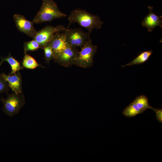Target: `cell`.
<instances>
[{
	"label": "cell",
	"mask_w": 162,
	"mask_h": 162,
	"mask_svg": "<svg viewBox=\"0 0 162 162\" xmlns=\"http://www.w3.org/2000/svg\"><path fill=\"white\" fill-rule=\"evenodd\" d=\"M68 20L69 24L67 28L72 23L76 22L81 26L86 28L88 32L90 33L94 29H100L103 24L99 16L79 8L72 10L69 15Z\"/></svg>",
	"instance_id": "cell-1"
},
{
	"label": "cell",
	"mask_w": 162,
	"mask_h": 162,
	"mask_svg": "<svg viewBox=\"0 0 162 162\" xmlns=\"http://www.w3.org/2000/svg\"><path fill=\"white\" fill-rule=\"evenodd\" d=\"M39 11L34 17V23H39L50 22L58 18L65 17L66 15L58 8L52 0H44Z\"/></svg>",
	"instance_id": "cell-2"
},
{
	"label": "cell",
	"mask_w": 162,
	"mask_h": 162,
	"mask_svg": "<svg viewBox=\"0 0 162 162\" xmlns=\"http://www.w3.org/2000/svg\"><path fill=\"white\" fill-rule=\"evenodd\" d=\"M97 48V46L93 44L91 39L87 40L78 51L74 64L84 68L92 67Z\"/></svg>",
	"instance_id": "cell-3"
},
{
	"label": "cell",
	"mask_w": 162,
	"mask_h": 162,
	"mask_svg": "<svg viewBox=\"0 0 162 162\" xmlns=\"http://www.w3.org/2000/svg\"><path fill=\"white\" fill-rule=\"evenodd\" d=\"M1 101L3 104L2 110L5 114L12 117L17 114L25 103V98L22 92L8 94L7 98L2 97Z\"/></svg>",
	"instance_id": "cell-4"
},
{
	"label": "cell",
	"mask_w": 162,
	"mask_h": 162,
	"mask_svg": "<svg viewBox=\"0 0 162 162\" xmlns=\"http://www.w3.org/2000/svg\"><path fill=\"white\" fill-rule=\"evenodd\" d=\"M64 32L68 44L74 48H81L87 40L91 39L90 33L80 28H68Z\"/></svg>",
	"instance_id": "cell-5"
},
{
	"label": "cell",
	"mask_w": 162,
	"mask_h": 162,
	"mask_svg": "<svg viewBox=\"0 0 162 162\" xmlns=\"http://www.w3.org/2000/svg\"><path fill=\"white\" fill-rule=\"evenodd\" d=\"M68 28L62 25L55 26H48L37 32L33 39L39 44L40 48L43 49L50 41L56 33L65 31Z\"/></svg>",
	"instance_id": "cell-6"
},
{
	"label": "cell",
	"mask_w": 162,
	"mask_h": 162,
	"mask_svg": "<svg viewBox=\"0 0 162 162\" xmlns=\"http://www.w3.org/2000/svg\"><path fill=\"white\" fill-rule=\"evenodd\" d=\"M78 51L69 45L55 57V61L63 66L69 67L74 64Z\"/></svg>",
	"instance_id": "cell-7"
},
{
	"label": "cell",
	"mask_w": 162,
	"mask_h": 162,
	"mask_svg": "<svg viewBox=\"0 0 162 162\" xmlns=\"http://www.w3.org/2000/svg\"><path fill=\"white\" fill-rule=\"evenodd\" d=\"M16 26L20 32L24 33L33 38L37 31L32 21L27 20L23 15L15 14L13 16Z\"/></svg>",
	"instance_id": "cell-8"
},
{
	"label": "cell",
	"mask_w": 162,
	"mask_h": 162,
	"mask_svg": "<svg viewBox=\"0 0 162 162\" xmlns=\"http://www.w3.org/2000/svg\"><path fill=\"white\" fill-rule=\"evenodd\" d=\"M49 43L54 52L55 57L68 45L64 31L62 33L59 32L56 33Z\"/></svg>",
	"instance_id": "cell-9"
},
{
	"label": "cell",
	"mask_w": 162,
	"mask_h": 162,
	"mask_svg": "<svg viewBox=\"0 0 162 162\" xmlns=\"http://www.w3.org/2000/svg\"><path fill=\"white\" fill-rule=\"evenodd\" d=\"M1 74L13 92L17 94L22 93V78L19 71L11 75H7L4 73Z\"/></svg>",
	"instance_id": "cell-10"
},
{
	"label": "cell",
	"mask_w": 162,
	"mask_h": 162,
	"mask_svg": "<svg viewBox=\"0 0 162 162\" xmlns=\"http://www.w3.org/2000/svg\"><path fill=\"white\" fill-rule=\"evenodd\" d=\"M149 14L144 18L141 23L142 26L146 28L149 32H152L153 29L157 26L162 28V16H158L153 12V8L148 6Z\"/></svg>",
	"instance_id": "cell-11"
},
{
	"label": "cell",
	"mask_w": 162,
	"mask_h": 162,
	"mask_svg": "<svg viewBox=\"0 0 162 162\" xmlns=\"http://www.w3.org/2000/svg\"><path fill=\"white\" fill-rule=\"evenodd\" d=\"M1 61L0 63V66L4 62H7L10 65L11 69V72L9 74H13L20 70L22 69L23 67L22 66L20 62L15 59L9 52L8 55L5 57H1Z\"/></svg>",
	"instance_id": "cell-12"
},
{
	"label": "cell",
	"mask_w": 162,
	"mask_h": 162,
	"mask_svg": "<svg viewBox=\"0 0 162 162\" xmlns=\"http://www.w3.org/2000/svg\"><path fill=\"white\" fill-rule=\"evenodd\" d=\"M152 53L153 52L151 50L143 51L130 62L122 67H124L127 66L138 65L143 63L148 59Z\"/></svg>",
	"instance_id": "cell-13"
},
{
	"label": "cell",
	"mask_w": 162,
	"mask_h": 162,
	"mask_svg": "<svg viewBox=\"0 0 162 162\" xmlns=\"http://www.w3.org/2000/svg\"><path fill=\"white\" fill-rule=\"evenodd\" d=\"M137 107L143 112L148 109H152L149 104L148 99L145 95H140L136 97L133 101Z\"/></svg>",
	"instance_id": "cell-14"
},
{
	"label": "cell",
	"mask_w": 162,
	"mask_h": 162,
	"mask_svg": "<svg viewBox=\"0 0 162 162\" xmlns=\"http://www.w3.org/2000/svg\"><path fill=\"white\" fill-rule=\"evenodd\" d=\"M143 112L140 110L133 102L124 110L122 114L126 117L131 118Z\"/></svg>",
	"instance_id": "cell-15"
},
{
	"label": "cell",
	"mask_w": 162,
	"mask_h": 162,
	"mask_svg": "<svg viewBox=\"0 0 162 162\" xmlns=\"http://www.w3.org/2000/svg\"><path fill=\"white\" fill-rule=\"evenodd\" d=\"M22 65L23 67L30 69H34L38 66L43 68L38 63L34 58L26 53H25Z\"/></svg>",
	"instance_id": "cell-16"
},
{
	"label": "cell",
	"mask_w": 162,
	"mask_h": 162,
	"mask_svg": "<svg viewBox=\"0 0 162 162\" xmlns=\"http://www.w3.org/2000/svg\"><path fill=\"white\" fill-rule=\"evenodd\" d=\"M39 48H40V44L33 39L30 41L25 42L24 43L25 53H26L27 52L36 50Z\"/></svg>",
	"instance_id": "cell-17"
},
{
	"label": "cell",
	"mask_w": 162,
	"mask_h": 162,
	"mask_svg": "<svg viewBox=\"0 0 162 162\" xmlns=\"http://www.w3.org/2000/svg\"><path fill=\"white\" fill-rule=\"evenodd\" d=\"M43 49L44 50L45 62L46 64H49L50 61L54 58V52L49 43L46 44Z\"/></svg>",
	"instance_id": "cell-18"
},
{
	"label": "cell",
	"mask_w": 162,
	"mask_h": 162,
	"mask_svg": "<svg viewBox=\"0 0 162 162\" xmlns=\"http://www.w3.org/2000/svg\"><path fill=\"white\" fill-rule=\"evenodd\" d=\"M9 88L8 82L3 78L1 74H0V93H8Z\"/></svg>",
	"instance_id": "cell-19"
},
{
	"label": "cell",
	"mask_w": 162,
	"mask_h": 162,
	"mask_svg": "<svg viewBox=\"0 0 162 162\" xmlns=\"http://www.w3.org/2000/svg\"><path fill=\"white\" fill-rule=\"evenodd\" d=\"M155 112L157 120L159 122L162 123V109H155L153 108L152 109Z\"/></svg>",
	"instance_id": "cell-20"
},
{
	"label": "cell",
	"mask_w": 162,
	"mask_h": 162,
	"mask_svg": "<svg viewBox=\"0 0 162 162\" xmlns=\"http://www.w3.org/2000/svg\"></svg>",
	"instance_id": "cell-21"
}]
</instances>
